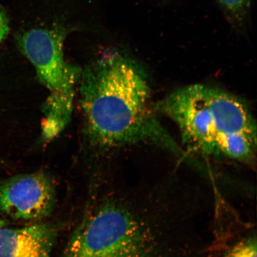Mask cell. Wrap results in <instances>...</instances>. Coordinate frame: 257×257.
Segmentation results:
<instances>
[{"label": "cell", "mask_w": 257, "mask_h": 257, "mask_svg": "<svg viewBox=\"0 0 257 257\" xmlns=\"http://www.w3.org/2000/svg\"><path fill=\"white\" fill-rule=\"evenodd\" d=\"M80 101L86 140L110 151L144 141L166 143L150 110V92L130 59L105 53L81 70Z\"/></svg>", "instance_id": "obj_1"}, {"label": "cell", "mask_w": 257, "mask_h": 257, "mask_svg": "<svg viewBox=\"0 0 257 257\" xmlns=\"http://www.w3.org/2000/svg\"><path fill=\"white\" fill-rule=\"evenodd\" d=\"M159 109L175 121L192 149L251 163L256 127L247 106L229 93L202 85L180 89Z\"/></svg>", "instance_id": "obj_2"}, {"label": "cell", "mask_w": 257, "mask_h": 257, "mask_svg": "<svg viewBox=\"0 0 257 257\" xmlns=\"http://www.w3.org/2000/svg\"><path fill=\"white\" fill-rule=\"evenodd\" d=\"M67 31L62 26L34 28L16 35L19 50L33 64L38 79L49 94L43 104V140L62 133L71 118L76 83L81 69L66 62L63 44Z\"/></svg>", "instance_id": "obj_3"}, {"label": "cell", "mask_w": 257, "mask_h": 257, "mask_svg": "<svg viewBox=\"0 0 257 257\" xmlns=\"http://www.w3.org/2000/svg\"><path fill=\"white\" fill-rule=\"evenodd\" d=\"M152 233L127 208L105 202L87 215L72 234L63 257H151Z\"/></svg>", "instance_id": "obj_4"}, {"label": "cell", "mask_w": 257, "mask_h": 257, "mask_svg": "<svg viewBox=\"0 0 257 257\" xmlns=\"http://www.w3.org/2000/svg\"><path fill=\"white\" fill-rule=\"evenodd\" d=\"M55 186L43 173L14 176L0 182V212L14 219L38 220L52 213Z\"/></svg>", "instance_id": "obj_5"}, {"label": "cell", "mask_w": 257, "mask_h": 257, "mask_svg": "<svg viewBox=\"0 0 257 257\" xmlns=\"http://www.w3.org/2000/svg\"><path fill=\"white\" fill-rule=\"evenodd\" d=\"M0 227V257H50L57 230L53 225L38 224Z\"/></svg>", "instance_id": "obj_6"}, {"label": "cell", "mask_w": 257, "mask_h": 257, "mask_svg": "<svg viewBox=\"0 0 257 257\" xmlns=\"http://www.w3.org/2000/svg\"><path fill=\"white\" fill-rule=\"evenodd\" d=\"M256 239L250 237L239 241L224 257H256Z\"/></svg>", "instance_id": "obj_7"}, {"label": "cell", "mask_w": 257, "mask_h": 257, "mask_svg": "<svg viewBox=\"0 0 257 257\" xmlns=\"http://www.w3.org/2000/svg\"><path fill=\"white\" fill-rule=\"evenodd\" d=\"M229 14L238 16L243 15L250 5V0H217Z\"/></svg>", "instance_id": "obj_8"}, {"label": "cell", "mask_w": 257, "mask_h": 257, "mask_svg": "<svg viewBox=\"0 0 257 257\" xmlns=\"http://www.w3.org/2000/svg\"><path fill=\"white\" fill-rule=\"evenodd\" d=\"M9 21L7 14L0 5V43H2L9 33Z\"/></svg>", "instance_id": "obj_9"}, {"label": "cell", "mask_w": 257, "mask_h": 257, "mask_svg": "<svg viewBox=\"0 0 257 257\" xmlns=\"http://www.w3.org/2000/svg\"><path fill=\"white\" fill-rule=\"evenodd\" d=\"M8 223L5 220H0V227L5 226L7 225Z\"/></svg>", "instance_id": "obj_10"}]
</instances>
